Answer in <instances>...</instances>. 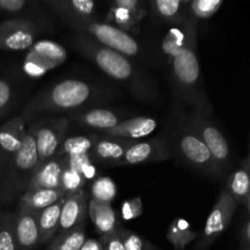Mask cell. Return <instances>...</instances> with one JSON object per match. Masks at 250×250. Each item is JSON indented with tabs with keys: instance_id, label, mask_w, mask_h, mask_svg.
I'll return each mask as SVG.
<instances>
[{
	"instance_id": "cell-25",
	"label": "cell",
	"mask_w": 250,
	"mask_h": 250,
	"mask_svg": "<svg viewBox=\"0 0 250 250\" xmlns=\"http://www.w3.org/2000/svg\"><path fill=\"white\" fill-rule=\"evenodd\" d=\"M199 236L200 232L190 229L189 224L183 219L173 220L166 232V238L175 250H185Z\"/></svg>"
},
{
	"instance_id": "cell-42",
	"label": "cell",
	"mask_w": 250,
	"mask_h": 250,
	"mask_svg": "<svg viewBox=\"0 0 250 250\" xmlns=\"http://www.w3.org/2000/svg\"><path fill=\"white\" fill-rule=\"evenodd\" d=\"M81 250H104L99 239H85Z\"/></svg>"
},
{
	"instance_id": "cell-2",
	"label": "cell",
	"mask_w": 250,
	"mask_h": 250,
	"mask_svg": "<svg viewBox=\"0 0 250 250\" xmlns=\"http://www.w3.org/2000/svg\"><path fill=\"white\" fill-rule=\"evenodd\" d=\"M172 68L173 83L181 99L194 110L210 115L211 103L204 88L202 68L198 59V21L189 16L187 39L167 56Z\"/></svg>"
},
{
	"instance_id": "cell-40",
	"label": "cell",
	"mask_w": 250,
	"mask_h": 250,
	"mask_svg": "<svg viewBox=\"0 0 250 250\" xmlns=\"http://www.w3.org/2000/svg\"><path fill=\"white\" fill-rule=\"evenodd\" d=\"M99 241L102 242L104 250H126L117 231L109 236L99 237Z\"/></svg>"
},
{
	"instance_id": "cell-39",
	"label": "cell",
	"mask_w": 250,
	"mask_h": 250,
	"mask_svg": "<svg viewBox=\"0 0 250 250\" xmlns=\"http://www.w3.org/2000/svg\"><path fill=\"white\" fill-rule=\"evenodd\" d=\"M28 2L26 0H0V11L7 14H20L26 10Z\"/></svg>"
},
{
	"instance_id": "cell-29",
	"label": "cell",
	"mask_w": 250,
	"mask_h": 250,
	"mask_svg": "<svg viewBox=\"0 0 250 250\" xmlns=\"http://www.w3.org/2000/svg\"><path fill=\"white\" fill-rule=\"evenodd\" d=\"M224 4V0H188L186 10L190 17L199 21L211 19Z\"/></svg>"
},
{
	"instance_id": "cell-43",
	"label": "cell",
	"mask_w": 250,
	"mask_h": 250,
	"mask_svg": "<svg viewBox=\"0 0 250 250\" xmlns=\"http://www.w3.org/2000/svg\"><path fill=\"white\" fill-rule=\"evenodd\" d=\"M247 207V210H248V212L250 214V193H249V195H248V198H247V202H246V204H244Z\"/></svg>"
},
{
	"instance_id": "cell-4",
	"label": "cell",
	"mask_w": 250,
	"mask_h": 250,
	"mask_svg": "<svg viewBox=\"0 0 250 250\" xmlns=\"http://www.w3.org/2000/svg\"><path fill=\"white\" fill-rule=\"evenodd\" d=\"M38 166V154L34 137L27 129L20 150L10 159L0 183V198L6 203L14 202L23 194Z\"/></svg>"
},
{
	"instance_id": "cell-15",
	"label": "cell",
	"mask_w": 250,
	"mask_h": 250,
	"mask_svg": "<svg viewBox=\"0 0 250 250\" xmlns=\"http://www.w3.org/2000/svg\"><path fill=\"white\" fill-rule=\"evenodd\" d=\"M95 137L97 139L89 153L92 161L94 160L106 166H122L125 154L134 142L107 138L100 134H95Z\"/></svg>"
},
{
	"instance_id": "cell-33",
	"label": "cell",
	"mask_w": 250,
	"mask_h": 250,
	"mask_svg": "<svg viewBox=\"0 0 250 250\" xmlns=\"http://www.w3.org/2000/svg\"><path fill=\"white\" fill-rule=\"evenodd\" d=\"M0 250H17L14 214H0Z\"/></svg>"
},
{
	"instance_id": "cell-5",
	"label": "cell",
	"mask_w": 250,
	"mask_h": 250,
	"mask_svg": "<svg viewBox=\"0 0 250 250\" xmlns=\"http://www.w3.org/2000/svg\"><path fill=\"white\" fill-rule=\"evenodd\" d=\"M66 24L75 29L76 33L93 39L102 45L124 54L127 58H134L141 53L138 42L126 32L116 28L106 22L97 19H61Z\"/></svg>"
},
{
	"instance_id": "cell-41",
	"label": "cell",
	"mask_w": 250,
	"mask_h": 250,
	"mask_svg": "<svg viewBox=\"0 0 250 250\" xmlns=\"http://www.w3.org/2000/svg\"><path fill=\"white\" fill-rule=\"evenodd\" d=\"M239 250H250V217L248 221L246 222V225H244L243 229H242Z\"/></svg>"
},
{
	"instance_id": "cell-35",
	"label": "cell",
	"mask_w": 250,
	"mask_h": 250,
	"mask_svg": "<svg viewBox=\"0 0 250 250\" xmlns=\"http://www.w3.org/2000/svg\"><path fill=\"white\" fill-rule=\"evenodd\" d=\"M67 165L68 167L73 168L77 171L84 181L87 182L88 180H95L97 176V170H95L94 165L92 163V159L89 155H81V156H72V158H61Z\"/></svg>"
},
{
	"instance_id": "cell-26",
	"label": "cell",
	"mask_w": 250,
	"mask_h": 250,
	"mask_svg": "<svg viewBox=\"0 0 250 250\" xmlns=\"http://www.w3.org/2000/svg\"><path fill=\"white\" fill-rule=\"evenodd\" d=\"M87 239L85 225H78L70 231L61 232L54 237L45 250H81Z\"/></svg>"
},
{
	"instance_id": "cell-12",
	"label": "cell",
	"mask_w": 250,
	"mask_h": 250,
	"mask_svg": "<svg viewBox=\"0 0 250 250\" xmlns=\"http://www.w3.org/2000/svg\"><path fill=\"white\" fill-rule=\"evenodd\" d=\"M26 131V121L21 116L0 126V183L7 163L21 148Z\"/></svg>"
},
{
	"instance_id": "cell-17",
	"label": "cell",
	"mask_w": 250,
	"mask_h": 250,
	"mask_svg": "<svg viewBox=\"0 0 250 250\" xmlns=\"http://www.w3.org/2000/svg\"><path fill=\"white\" fill-rule=\"evenodd\" d=\"M63 163L61 158H53L37 166L26 190L60 189Z\"/></svg>"
},
{
	"instance_id": "cell-20",
	"label": "cell",
	"mask_w": 250,
	"mask_h": 250,
	"mask_svg": "<svg viewBox=\"0 0 250 250\" xmlns=\"http://www.w3.org/2000/svg\"><path fill=\"white\" fill-rule=\"evenodd\" d=\"M68 120L84 127L99 129L100 132L107 131L121 122L116 112L107 109H89L72 112Z\"/></svg>"
},
{
	"instance_id": "cell-38",
	"label": "cell",
	"mask_w": 250,
	"mask_h": 250,
	"mask_svg": "<svg viewBox=\"0 0 250 250\" xmlns=\"http://www.w3.org/2000/svg\"><path fill=\"white\" fill-rule=\"evenodd\" d=\"M12 103V89L7 81L0 78V119L9 111Z\"/></svg>"
},
{
	"instance_id": "cell-8",
	"label": "cell",
	"mask_w": 250,
	"mask_h": 250,
	"mask_svg": "<svg viewBox=\"0 0 250 250\" xmlns=\"http://www.w3.org/2000/svg\"><path fill=\"white\" fill-rule=\"evenodd\" d=\"M188 124L193 128V131L200 137L207 148L211 153L212 158L217 163L222 171L227 170L231 164V149L219 127L212 122L210 116L200 110H194L190 115Z\"/></svg>"
},
{
	"instance_id": "cell-32",
	"label": "cell",
	"mask_w": 250,
	"mask_h": 250,
	"mask_svg": "<svg viewBox=\"0 0 250 250\" xmlns=\"http://www.w3.org/2000/svg\"><path fill=\"white\" fill-rule=\"evenodd\" d=\"M117 233H119L126 250H161L154 244H151L149 241H146V238L139 236L138 233L125 229L121 225L117 229Z\"/></svg>"
},
{
	"instance_id": "cell-11",
	"label": "cell",
	"mask_w": 250,
	"mask_h": 250,
	"mask_svg": "<svg viewBox=\"0 0 250 250\" xmlns=\"http://www.w3.org/2000/svg\"><path fill=\"white\" fill-rule=\"evenodd\" d=\"M171 156V146L161 137L143 142H134L125 154L122 166L139 165L144 163H158Z\"/></svg>"
},
{
	"instance_id": "cell-9",
	"label": "cell",
	"mask_w": 250,
	"mask_h": 250,
	"mask_svg": "<svg viewBox=\"0 0 250 250\" xmlns=\"http://www.w3.org/2000/svg\"><path fill=\"white\" fill-rule=\"evenodd\" d=\"M238 204L234 202L233 198L227 193L226 189L220 193L214 208L208 216L204 229L200 232L195 249L208 250L216 242V239L231 225Z\"/></svg>"
},
{
	"instance_id": "cell-23",
	"label": "cell",
	"mask_w": 250,
	"mask_h": 250,
	"mask_svg": "<svg viewBox=\"0 0 250 250\" xmlns=\"http://www.w3.org/2000/svg\"><path fill=\"white\" fill-rule=\"evenodd\" d=\"M66 194L60 189H36L26 190L21 194L19 200V208L39 212L59 200L63 199Z\"/></svg>"
},
{
	"instance_id": "cell-3",
	"label": "cell",
	"mask_w": 250,
	"mask_h": 250,
	"mask_svg": "<svg viewBox=\"0 0 250 250\" xmlns=\"http://www.w3.org/2000/svg\"><path fill=\"white\" fill-rule=\"evenodd\" d=\"M94 99L97 89L92 84L77 78H67L34 95L24 106L21 117L27 121L43 114L72 111Z\"/></svg>"
},
{
	"instance_id": "cell-44",
	"label": "cell",
	"mask_w": 250,
	"mask_h": 250,
	"mask_svg": "<svg viewBox=\"0 0 250 250\" xmlns=\"http://www.w3.org/2000/svg\"><path fill=\"white\" fill-rule=\"evenodd\" d=\"M249 153H250V146H249Z\"/></svg>"
},
{
	"instance_id": "cell-30",
	"label": "cell",
	"mask_w": 250,
	"mask_h": 250,
	"mask_svg": "<svg viewBox=\"0 0 250 250\" xmlns=\"http://www.w3.org/2000/svg\"><path fill=\"white\" fill-rule=\"evenodd\" d=\"M105 22L112 24V26L121 29V31L126 32V33L134 31L137 24L139 23L138 20H137L136 17H134V15L131 14L128 10L122 9V7L112 6V5H110V9L109 12H107Z\"/></svg>"
},
{
	"instance_id": "cell-36",
	"label": "cell",
	"mask_w": 250,
	"mask_h": 250,
	"mask_svg": "<svg viewBox=\"0 0 250 250\" xmlns=\"http://www.w3.org/2000/svg\"><path fill=\"white\" fill-rule=\"evenodd\" d=\"M144 212L143 208V202H142L141 197L132 198V199L126 200V202L122 203L121 205V216L124 220H134L138 219L139 216H142Z\"/></svg>"
},
{
	"instance_id": "cell-19",
	"label": "cell",
	"mask_w": 250,
	"mask_h": 250,
	"mask_svg": "<svg viewBox=\"0 0 250 250\" xmlns=\"http://www.w3.org/2000/svg\"><path fill=\"white\" fill-rule=\"evenodd\" d=\"M45 5L60 19H95L97 15L93 0H48Z\"/></svg>"
},
{
	"instance_id": "cell-16",
	"label": "cell",
	"mask_w": 250,
	"mask_h": 250,
	"mask_svg": "<svg viewBox=\"0 0 250 250\" xmlns=\"http://www.w3.org/2000/svg\"><path fill=\"white\" fill-rule=\"evenodd\" d=\"M88 195L83 190L67 194L63 198L59 233L84 224V220L88 217Z\"/></svg>"
},
{
	"instance_id": "cell-34",
	"label": "cell",
	"mask_w": 250,
	"mask_h": 250,
	"mask_svg": "<svg viewBox=\"0 0 250 250\" xmlns=\"http://www.w3.org/2000/svg\"><path fill=\"white\" fill-rule=\"evenodd\" d=\"M63 163V160H62ZM85 185V181L77 171L73 168L68 167L63 163L62 175H61V182H60V190L61 192L67 194H72V193H77L83 190V186Z\"/></svg>"
},
{
	"instance_id": "cell-7",
	"label": "cell",
	"mask_w": 250,
	"mask_h": 250,
	"mask_svg": "<svg viewBox=\"0 0 250 250\" xmlns=\"http://www.w3.org/2000/svg\"><path fill=\"white\" fill-rule=\"evenodd\" d=\"M70 126L68 117H50L36 122L28 128L34 137L38 154V165L55 158L61 143L65 141Z\"/></svg>"
},
{
	"instance_id": "cell-14",
	"label": "cell",
	"mask_w": 250,
	"mask_h": 250,
	"mask_svg": "<svg viewBox=\"0 0 250 250\" xmlns=\"http://www.w3.org/2000/svg\"><path fill=\"white\" fill-rule=\"evenodd\" d=\"M158 127L155 119L149 116H137L120 122L117 126L100 133L107 138L124 139L129 142H139V139L150 136Z\"/></svg>"
},
{
	"instance_id": "cell-28",
	"label": "cell",
	"mask_w": 250,
	"mask_h": 250,
	"mask_svg": "<svg viewBox=\"0 0 250 250\" xmlns=\"http://www.w3.org/2000/svg\"><path fill=\"white\" fill-rule=\"evenodd\" d=\"M31 55L36 56L34 61H43V65L46 70L49 67L58 65L62 62L66 58V53L63 49L58 44L50 43V42H39L34 45L33 50L31 51Z\"/></svg>"
},
{
	"instance_id": "cell-1",
	"label": "cell",
	"mask_w": 250,
	"mask_h": 250,
	"mask_svg": "<svg viewBox=\"0 0 250 250\" xmlns=\"http://www.w3.org/2000/svg\"><path fill=\"white\" fill-rule=\"evenodd\" d=\"M70 43L112 80L126 85L134 98L143 102L155 99L156 93L151 81L126 55L78 33L71 37Z\"/></svg>"
},
{
	"instance_id": "cell-37",
	"label": "cell",
	"mask_w": 250,
	"mask_h": 250,
	"mask_svg": "<svg viewBox=\"0 0 250 250\" xmlns=\"http://www.w3.org/2000/svg\"><path fill=\"white\" fill-rule=\"evenodd\" d=\"M110 5L128 10L131 14L134 15V17H136L139 22H141L146 15V4H144L143 1H141V0H112V1H110Z\"/></svg>"
},
{
	"instance_id": "cell-24",
	"label": "cell",
	"mask_w": 250,
	"mask_h": 250,
	"mask_svg": "<svg viewBox=\"0 0 250 250\" xmlns=\"http://www.w3.org/2000/svg\"><path fill=\"white\" fill-rule=\"evenodd\" d=\"M63 199L38 212V229L41 246H48L60 229V215Z\"/></svg>"
},
{
	"instance_id": "cell-27",
	"label": "cell",
	"mask_w": 250,
	"mask_h": 250,
	"mask_svg": "<svg viewBox=\"0 0 250 250\" xmlns=\"http://www.w3.org/2000/svg\"><path fill=\"white\" fill-rule=\"evenodd\" d=\"M95 134L92 136H77L65 139L61 143L55 158H72V156L89 155L95 143Z\"/></svg>"
},
{
	"instance_id": "cell-13",
	"label": "cell",
	"mask_w": 250,
	"mask_h": 250,
	"mask_svg": "<svg viewBox=\"0 0 250 250\" xmlns=\"http://www.w3.org/2000/svg\"><path fill=\"white\" fill-rule=\"evenodd\" d=\"M14 232L17 250H34L41 247L38 212L19 208L14 214Z\"/></svg>"
},
{
	"instance_id": "cell-31",
	"label": "cell",
	"mask_w": 250,
	"mask_h": 250,
	"mask_svg": "<svg viewBox=\"0 0 250 250\" xmlns=\"http://www.w3.org/2000/svg\"><path fill=\"white\" fill-rule=\"evenodd\" d=\"M117 193V187L111 178L106 176H99L95 177L90 186V194L92 199L103 203H110L115 199Z\"/></svg>"
},
{
	"instance_id": "cell-18",
	"label": "cell",
	"mask_w": 250,
	"mask_h": 250,
	"mask_svg": "<svg viewBox=\"0 0 250 250\" xmlns=\"http://www.w3.org/2000/svg\"><path fill=\"white\" fill-rule=\"evenodd\" d=\"M88 216L92 220L99 237L114 233L120 226L116 212L110 203L98 202L90 198L88 202Z\"/></svg>"
},
{
	"instance_id": "cell-21",
	"label": "cell",
	"mask_w": 250,
	"mask_h": 250,
	"mask_svg": "<svg viewBox=\"0 0 250 250\" xmlns=\"http://www.w3.org/2000/svg\"><path fill=\"white\" fill-rule=\"evenodd\" d=\"M187 1L188 0H151L149 5L156 19L164 23L180 26L188 17L186 10Z\"/></svg>"
},
{
	"instance_id": "cell-6",
	"label": "cell",
	"mask_w": 250,
	"mask_h": 250,
	"mask_svg": "<svg viewBox=\"0 0 250 250\" xmlns=\"http://www.w3.org/2000/svg\"><path fill=\"white\" fill-rule=\"evenodd\" d=\"M176 142L178 153L188 165L211 177L222 175L224 171L220 168L204 142L193 131L188 122L180 126L176 134Z\"/></svg>"
},
{
	"instance_id": "cell-22",
	"label": "cell",
	"mask_w": 250,
	"mask_h": 250,
	"mask_svg": "<svg viewBox=\"0 0 250 250\" xmlns=\"http://www.w3.org/2000/svg\"><path fill=\"white\" fill-rule=\"evenodd\" d=\"M226 190L237 204H246L250 193V153L242 161L239 168L229 177Z\"/></svg>"
},
{
	"instance_id": "cell-10",
	"label": "cell",
	"mask_w": 250,
	"mask_h": 250,
	"mask_svg": "<svg viewBox=\"0 0 250 250\" xmlns=\"http://www.w3.org/2000/svg\"><path fill=\"white\" fill-rule=\"evenodd\" d=\"M39 34V27L33 20L12 17L0 23V49L22 51L29 49Z\"/></svg>"
}]
</instances>
